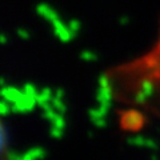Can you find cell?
Masks as SVG:
<instances>
[{"instance_id":"6da1fadb","label":"cell","mask_w":160,"mask_h":160,"mask_svg":"<svg viewBox=\"0 0 160 160\" xmlns=\"http://www.w3.org/2000/svg\"><path fill=\"white\" fill-rule=\"evenodd\" d=\"M119 126L123 131L139 132L147 123L146 116L136 109H119Z\"/></svg>"}]
</instances>
